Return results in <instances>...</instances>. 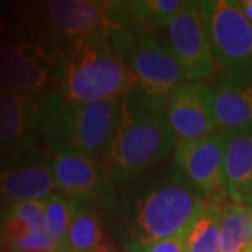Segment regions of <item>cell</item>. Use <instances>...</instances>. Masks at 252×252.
<instances>
[{
    "mask_svg": "<svg viewBox=\"0 0 252 252\" xmlns=\"http://www.w3.org/2000/svg\"><path fill=\"white\" fill-rule=\"evenodd\" d=\"M165 107L132 91L122 99V115L101 162L112 181L125 182L165 160L177 147Z\"/></svg>",
    "mask_w": 252,
    "mask_h": 252,
    "instance_id": "cell-1",
    "label": "cell"
},
{
    "mask_svg": "<svg viewBox=\"0 0 252 252\" xmlns=\"http://www.w3.org/2000/svg\"><path fill=\"white\" fill-rule=\"evenodd\" d=\"M207 196L182 171L154 181L139 193L126 215L129 245H149L188 234L200 216Z\"/></svg>",
    "mask_w": 252,
    "mask_h": 252,
    "instance_id": "cell-2",
    "label": "cell"
},
{
    "mask_svg": "<svg viewBox=\"0 0 252 252\" xmlns=\"http://www.w3.org/2000/svg\"><path fill=\"white\" fill-rule=\"evenodd\" d=\"M135 87L136 76L115 52L108 36L73 41L63 62L62 98L66 102L119 99Z\"/></svg>",
    "mask_w": 252,
    "mask_h": 252,
    "instance_id": "cell-3",
    "label": "cell"
},
{
    "mask_svg": "<svg viewBox=\"0 0 252 252\" xmlns=\"http://www.w3.org/2000/svg\"><path fill=\"white\" fill-rule=\"evenodd\" d=\"M122 115V99L87 104L51 97L44 102L41 129L52 152H74L101 160Z\"/></svg>",
    "mask_w": 252,
    "mask_h": 252,
    "instance_id": "cell-4",
    "label": "cell"
},
{
    "mask_svg": "<svg viewBox=\"0 0 252 252\" xmlns=\"http://www.w3.org/2000/svg\"><path fill=\"white\" fill-rule=\"evenodd\" d=\"M200 4L216 70L252 74V24L241 4L230 0Z\"/></svg>",
    "mask_w": 252,
    "mask_h": 252,
    "instance_id": "cell-5",
    "label": "cell"
},
{
    "mask_svg": "<svg viewBox=\"0 0 252 252\" xmlns=\"http://www.w3.org/2000/svg\"><path fill=\"white\" fill-rule=\"evenodd\" d=\"M127 64L136 76L133 91L154 105L167 107L170 95L187 80L171 49L157 42L150 31L139 24Z\"/></svg>",
    "mask_w": 252,
    "mask_h": 252,
    "instance_id": "cell-6",
    "label": "cell"
},
{
    "mask_svg": "<svg viewBox=\"0 0 252 252\" xmlns=\"http://www.w3.org/2000/svg\"><path fill=\"white\" fill-rule=\"evenodd\" d=\"M45 18L54 31L73 41L109 36L136 23L127 1L52 0L45 4Z\"/></svg>",
    "mask_w": 252,
    "mask_h": 252,
    "instance_id": "cell-7",
    "label": "cell"
},
{
    "mask_svg": "<svg viewBox=\"0 0 252 252\" xmlns=\"http://www.w3.org/2000/svg\"><path fill=\"white\" fill-rule=\"evenodd\" d=\"M167 30L172 54L181 63L189 83H199L217 72L200 1H187Z\"/></svg>",
    "mask_w": 252,
    "mask_h": 252,
    "instance_id": "cell-8",
    "label": "cell"
},
{
    "mask_svg": "<svg viewBox=\"0 0 252 252\" xmlns=\"http://www.w3.org/2000/svg\"><path fill=\"white\" fill-rule=\"evenodd\" d=\"M0 164V203L7 207L24 200H44L56 189L51 161L34 146L9 150Z\"/></svg>",
    "mask_w": 252,
    "mask_h": 252,
    "instance_id": "cell-9",
    "label": "cell"
},
{
    "mask_svg": "<svg viewBox=\"0 0 252 252\" xmlns=\"http://www.w3.org/2000/svg\"><path fill=\"white\" fill-rule=\"evenodd\" d=\"M56 190L83 203L112 199V178L98 158L74 152H55L51 160Z\"/></svg>",
    "mask_w": 252,
    "mask_h": 252,
    "instance_id": "cell-10",
    "label": "cell"
},
{
    "mask_svg": "<svg viewBox=\"0 0 252 252\" xmlns=\"http://www.w3.org/2000/svg\"><path fill=\"white\" fill-rule=\"evenodd\" d=\"M165 112L178 143L196 142L220 129L212 109V91L200 83L181 84L170 95Z\"/></svg>",
    "mask_w": 252,
    "mask_h": 252,
    "instance_id": "cell-11",
    "label": "cell"
},
{
    "mask_svg": "<svg viewBox=\"0 0 252 252\" xmlns=\"http://www.w3.org/2000/svg\"><path fill=\"white\" fill-rule=\"evenodd\" d=\"M55 62L31 42H0V87L16 93L44 90Z\"/></svg>",
    "mask_w": 252,
    "mask_h": 252,
    "instance_id": "cell-12",
    "label": "cell"
},
{
    "mask_svg": "<svg viewBox=\"0 0 252 252\" xmlns=\"http://www.w3.org/2000/svg\"><path fill=\"white\" fill-rule=\"evenodd\" d=\"M224 130L196 142L177 144L174 160L193 185L206 196L223 192Z\"/></svg>",
    "mask_w": 252,
    "mask_h": 252,
    "instance_id": "cell-13",
    "label": "cell"
},
{
    "mask_svg": "<svg viewBox=\"0 0 252 252\" xmlns=\"http://www.w3.org/2000/svg\"><path fill=\"white\" fill-rule=\"evenodd\" d=\"M212 109L220 129L252 132L251 73H224L212 90Z\"/></svg>",
    "mask_w": 252,
    "mask_h": 252,
    "instance_id": "cell-14",
    "label": "cell"
},
{
    "mask_svg": "<svg viewBox=\"0 0 252 252\" xmlns=\"http://www.w3.org/2000/svg\"><path fill=\"white\" fill-rule=\"evenodd\" d=\"M44 104L34 93H16L0 87V149L9 152L30 144L28 135L41 126Z\"/></svg>",
    "mask_w": 252,
    "mask_h": 252,
    "instance_id": "cell-15",
    "label": "cell"
},
{
    "mask_svg": "<svg viewBox=\"0 0 252 252\" xmlns=\"http://www.w3.org/2000/svg\"><path fill=\"white\" fill-rule=\"evenodd\" d=\"M223 192L231 203L252 207V132L224 130Z\"/></svg>",
    "mask_w": 252,
    "mask_h": 252,
    "instance_id": "cell-16",
    "label": "cell"
},
{
    "mask_svg": "<svg viewBox=\"0 0 252 252\" xmlns=\"http://www.w3.org/2000/svg\"><path fill=\"white\" fill-rule=\"evenodd\" d=\"M219 252H248L252 248V207L224 202L219 216Z\"/></svg>",
    "mask_w": 252,
    "mask_h": 252,
    "instance_id": "cell-17",
    "label": "cell"
},
{
    "mask_svg": "<svg viewBox=\"0 0 252 252\" xmlns=\"http://www.w3.org/2000/svg\"><path fill=\"white\" fill-rule=\"evenodd\" d=\"M101 240L102 231L94 205L80 202L56 252H91L101 245Z\"/></svg>",
    "mask_w": 252,
    "mask_h": 252,
    "instance_id": "cell-18",
    "label": "cell"
},
{
    "mask_svg": "<svg viewBox=\"0 0 252 252\" xmlns=\"http://www.w3.org/2000/svg\"><path fill=\"white\" fill-rule=\"evenodd\" d=\"M224 198V193L207 196L206 206L187 234V252H219V216Z\"/></svg>",
    "mask_w": 252,
    "mask_h": 252,
    "instance_id": "cell-19",
    "label": "cell"
},
{
    "mask_svg": "<svg viewBox=\"0 0 252 252\" xmlns=\"http://www.w3.org/2000/svg\"><path fill=\"white\" fill-rule=\"evenodd\" d=\"M185 3L184 0H140L127 1V9L136 23L147 30L167 27Z\"/></svg>",
    "mask_w": 252,
    "mask_h": 252,
    "instance_id": "cell-20",
    "label": "cell"
},
{
    "mask_svg": "<svg viewBox=\"0 0 252 252\" xmlns=\"http://www.w3.org/2000/svg\"><path fill=\"white\" fill-rule=\"evenodd\" d=\"M79 203V200L69 198L61 192L52 193L49 198L45 199V231L59 245L66 237L67 228Z\"/></svg>",
    "mask_w": 252,
    "mask_h": 252,
    "instance_id": "cell-21",
    "label": "cell"
},
{
    "mask_svg": "<svg viewBox=\"0 0 252 252\" xmlns=\"http://www.w3.org/2000/svg\"><path fill=\"white\" fill-rule=\"evenodd\" d=\"M44 212H45V199L44 200H24V202L13 203L9 207H6L3 213L28 224L31 231L34 233V231L45 230Z\"/></svg>",
    "mask_w": 252,
    "mask_h": 252,
    "instance_id": "cell-22",
    "label": "cell"
},
{
    "mask_svg": "<svg viewBox=\"0 0 252 252\" xmlns=\"http://www.w3.org/2000/svg\"><path fill=\"white\" fill-rule=\"evenodd\" d=\"M58 250L59 244L54 241L45 230L30 233L9 245V252H56Z\"/></svg>",
    "mask_w": 252,
    "mask_h": 252,
    "instance_id": "cell-23",
    "label": "cell"
},
{
    "mask_svg": "<svg viewBox=\"0 0 252 252\" xmlns=\"http://www.w3.org/2000/svg\"><path fill=\"white\" fill-rule=\"evenodd\" d=\"M129 252H187V234L165 238L149 245H129Z\"/></svg>",
    "mask_w": 252,
    "mask_h": 252,
    "instance_id": "cell-24",
    "label": "cell"
},
{
    "mask_svg": "<svg viewBox=\"0 0 252 252\" xmlns=\"http://www.w3.org/2000/svg\"><path fill=\"white\" fill-rule=\"evenodd\" d=\"M241 9H243L245 17L248 18V21L252 24V0H245V1H241Z\"/></svg>",
    "mask_w": 252,
    "mask_h": 252,
    "instance_id": "cell-25",
    "label": "cell"
},
{
    "mask_svg": "<svg viewBox=\"0 0 252 252\" xmlns=\"http://www.w3.org/2000/svg\"><path fill=\"white\" fill-rule=\"evenodd\" d=\"M0 252H9V245H7V241H6V237L3 234L1 224H0Z\"/></svg>",
    "mask_w": 252,
    "mask_h": 252,
    "instance_id": "cell-26",
    "label": "cell"
},
{
    "mask_svg": "<svg viewBox=\"0 0 252 252\" xmlns=\"http://www.w3.org/2000/svg\"><path fill=\"white\" fill-rule=\"evenodd\" d=\"M91 252H114V251L109 248L108 245H105V244H101L99 247H97L95 250H93Z\"/></svg>",
    "mask_w": 252,
    "mask_h": 252,
    "instance_id": "cell-27",
    "label": "cell"
}]
</instances>
